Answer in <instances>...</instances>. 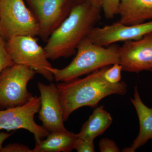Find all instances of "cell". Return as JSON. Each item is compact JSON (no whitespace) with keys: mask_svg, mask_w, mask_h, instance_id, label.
Segmentation results:
<instances>
[{"mask_svg":"<svg viewBox=\"0 0 152 152\" xmlns=\"http://www.w3.org/2000/svg\"><path fill=\"white\" fill-rule=\"evenodd\" d=\"M108 66L97 70L83 78L61 82L57 85L63 107L64 121H67L71 114L80 108L96 107L106 97L126 94L127 85L125 82L110 83L105 79L104 72Z\"/></svg>","mask_w":152,"mask_h":152,"instance_id":"7a4b0ae2","label":"cell"},{"mask_svg":"<svg viewBox=\"0 0 152 152\" xmlns=\"http://www.w3.org/2000/svg\"><path fill=\"white\" fill-rule=\"evenodd\" d=\"M122 67L119 63L112 65L110 67L108 66L104 72L105 79L110 83L115 84L119 83L121 80Z\"/></svg>","mask_w":152,"mask_h":152,"instance_id":"e0dca14e","label":"cell"},{"mask_svg":"<svg viewBox=\"0 0 152 152\" xmlns=\"http://www.w3.org/2000/svg\"><path fill=\"white\" fill-rule=\"evenodd\" d=\"M152 31V20L136 25L119 21L102 27H94L86 38L93 43L107 47L121 42L139 39Z\"/></svg>","mask_w":152,"mask_h":152,"instance_id":"9c48e42d","label":"cell"},{"mask_svg":"<svg viewBox=\"0 0 152 152\" xmlns=\"http://www.w3.org/2000/svg\"><path fill=\"white\" fill-rule=\"evenodd\" d=\"M131 101L136 109L140 123L138 135L130 147L125 148L123 151L134 152L152 139V107H148L143 102L139 94L137 87L134 88V98Z\"/></svg>","mask_w":152,"mask_h":152,"instance_id":"7c38bea8","label":"cell"},{"mask_svg":"<svg viewBox=\"0 0 152 152\" xmlns=\"http://www.w3.org/2000/svg\"><path fill=\"white\" fill-rule=\"evenodd\" d=\"M102 1L103 0H87L86 1L95 7L101 10Z\"/></svg>","mask_w":152,"mask_h":152,"instance_id":"603a6c76","label":"cell"},{"mask_svg":"<svg viewBox=\"0 0 152 152\" xmlns=\"http://www.w3.org/2000/svg\"><path fill=\"white\" fill-rule=\"evenodd\" d=\"M119 53L123 71L152 72V31L139 39L124 42L119 48Z\"/></svg>","mask_w":152,"mask_h":152,"instance_id":"30bf717a","label":"cell"},{"mask_svg":"<svg viewBox=\"0 0 152 152\" xmlns=\"http://www.w3.org/2000/svg\"><path fill=\"white\" fill-rule=\"evenodd\" d=\"M101 10L87 1L74 6L68 17L47 41L44 48L48 59L73 55L80 43L99 20Z\"/></svg>","mask_w":152,"mask_h":152,"instance_id":"6da1fadb","label":"cell"},{"mask_svg":"<svg viewBox=\"0 0 152 152\" xmlns=\"http://www.w3.org/2000/svg\"><path fill=\"white\" fill-rule=\"evenodd\" d=\"M94 141L78 137L75 144L74 150L78 152H94L95 151Z\"/></svg>","mask_w":152,"mask_h":152,"instance_id":"d6986e66","label":"cell"},{"mask_svg":"<svg viewBox=\"0 0 152 152\" xmlns=\"http://www.w3.org/2000/svg\"><path fill=\"white\" fill-rule=\"evenodd\" d=\"M99 147L101 152H120V150L113 140L107 138H103L99 142Z\"/></svg>","mask_w":152,"mask_h":152,"instance_id":"ffe728a7","label":"cell"},{"mask_svg":"<svg viewBox=\"0 0 152 152\" xmlns=\"http://www.w3.org/2000/svg\"><path fill=\"white\" fill-rule=\"evenodd\" d=\"M39 35L37 22L23 0H0V37L4 41Z\"/></svg>","mask_w":152,"mask_h":152,"instance_id":"277c9868","label":"cell"},{"mask_svg":"<svg viewBox=\"0 0 152 152\" xmlns=\"http://www.w3.org/2000/svg\"><path fill=\"white\" fill-rule=\"evenodd\" d=\"M36 72L29 67L15 64L0 74V110L24 104L32 96L28 91L29 82Z\"/></svg>","mask_w":152,"mask_h":152,"instance_id":"8992f818","label":"cell"},{"mask_svg":"<svg viewBox=\"0 0 152 152\" xmlns=\"http://www.w3.org/2000/svg\"><path fill=\"white\" fill-rule=\"evenodd\" d=\"M1 152H33V151L25 145L13 143L3 147Z\"/></svg>","mask_w":152,"mask_h":152,"instance_id":"44dd1931","label":"cell"},{"mask_svg":"<svg viewBox=\"0 0 152 152\" xmlns=\"http://www.w3.org/2000/svg\"><path fill=\"white\" fill-rule=\"evenodd\" d=\"M37 22L39 36L46 42L68 17L74 6L69 0H27Z\"/></svg>","mask_w":152,"mask_h":152,"instance_id":"ba28073f","label":"cell"},{"mask_svg":"<svg viewBox=\"0 0 152 152\" xmlns=\"http://www.w3.org/2000/svg\"><path fill=\"white\" fill-rule=\"evenodd\" d=\"M111 115L103 106L96 107L93 113L82 126L78 135L80 138L94 141L102 134L113 123Z\"/></svg>","mask_w":152,"mask_h":152,"instance_id":"9a60e30c","label":"cell"},{"mask_svg":"<svg viewBox=\"0 0 152 152\" xmlns=\"http://www.w3.org/2000/svg\"><path fill=\"white\" fill-rule=\"evenodd\" d=\"M13 133H8L5 132H0V152H1L2 150L3 144L4 142Z\"/></svg>","mask_w":152,"mask_h":152,"instance_id":"7402d4cb","label":"cell"},{"mask_svg":"<svg viewBox=\"0 0 152 152\" xmlns=\"http://www.w3.org/2000/svg\"><path fill=\"white\" fill-rule=\"evenodd\" d=\"M119 48L114 44L107 47L97 45L86 38L78 46L77 54L69 64L61 69L53 67L50 71L57 82L69 81L119 63Z\"/></svg>","mask_w":152,"mask_h":152,"instance_id":"3957f363","label":"cell"},{"mask_svg":"<svg viewBox=\"0 0 152 152\" xmlns=\"http://www.w3.org/2000/svg\"><path fill=\"white\" fill-rule=\"evenodd\" d=\"M40 106V96H32L23 105L0 110V131L26 130L34 135L36 143L39 142L50 133L35 121V115L39 113Z\"/></svg>","mask_w":152,"mask_h":152,"instance_id":"52a82bcc","label":"cell"},{"mask_svg":"<svg viewBox=\"0 0 152 152\" xmlns=\"http://www.w3.org/2000/svg\"><path fill=\"white\" fill-rule=\"evenodd\" d=\"M6 48L15 64L29 67L49 81L54 80L50 71L53 67L45 49L38 44L35 37H14L6 42Z\"/></svg>","mask_w":152,"mask_h":152,"instance_id":"5b68a950","label":"cell"},{"mask_svg":"<svg viewBox=\"0 0 152 152\" xmlns=\"http://www.w3.org/2000/svg\"><path fill=\"white\" fill-rule=\"evenodd\" d=\"M40 94L39 119L42 126L49 132L67 130L64 125L63 109L59 92L56 85L38 83Z\"/></svg>","mask_w":152,"mask_h":152,"instance_id":"8fae6325","label":"cell"},{"mask_svg":"<svg viewBox=\"0 0 152 152\" xmlns=\"http://www.w3.org/2000/svg\"><path fill=\"white\" fill-rule=\"evenodd\" d=\"M78 134L67 130L50 132L33 149V152H69L74 150Z\"/></svg>","mask_w":152,"mask_h":152,"instance_id":"5bb4252c","label":"cell"},{"mask_svg":"<svg viewBox=\"0 0 152 152\" xmlns=\"http://www.w3.org/2000/svg\"><path fill=\"white\" fill-rule=\"evenodd\" d=\"M78 1H79V3L82 2H83L82 0H77Z\"/></svg>","mask_w":152,"mask_h":152,"instance_id":"cb8c5ba5","label":"cell"},{"mask_svg":"<svg viewBox=\"0 0 152 152\" xmlns=\"http://www.w3.org/2000/svg\"><path fill=\"white\" fill-rule=\"evenodd\" d=\"M15 64L6 50V41L0 37V74L6 68Z\"/></svg>","mask_w":152,"mask_h":152,"instance_id":"ac0fdd59","label":"cell"},{"mask_svg":"<svg viewBox=\"0 0 152 152\" xmlns=\"http://www.w3.org/2000/svg\"><path fill=\"white\" fill-rule=\"evenodd\" d=\"M123 0H103L101 9L106 19L113 18L118 14L120 4Z\"/></svg>","mask_w":152,"mask_h":152,"instance_id":"2e32d148","label":"cell"},{"mask_svg":"<svg viewBox=\"0 0 152 152\" xmlns=\"http://www.w3.org/2000/svg\"><path fill=\"white\" fill-rule=\"evenodd\" d=\"M119 21L126 25L152 20V0H123L120 4Z\"/></svg>","mask_w":152,"mask_h":152,"instance_id":"4fadbf2b","label":"cell"}]
</instances>
